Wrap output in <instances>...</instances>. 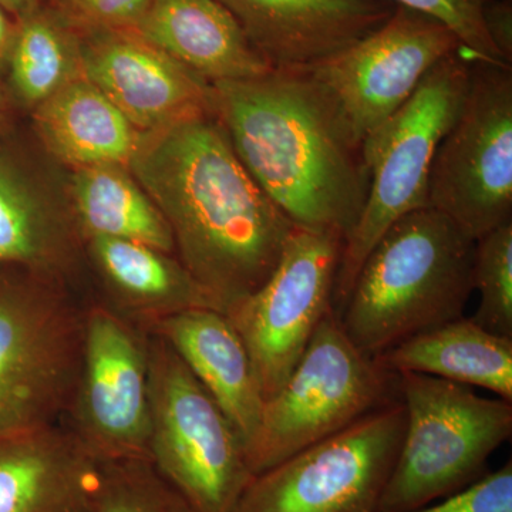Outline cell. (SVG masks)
I'll list each match as a JSON object with an SVG mask.
<instances>
[{
    "label": "cell",
    "instance_id": "2",
    "mask_svg": "<svg viewBox=\"0 0 512 512\" xmlns=\"http://www.w3.org/2000/svg\"><path fill=\"white\" fill-rule=\"evenodd\" d=\"M212 114L256 184L299 228L355 227L370 175L362 143L305 69L211 84Z\"/></svg>",
    "mask_w": 512,
    "mask_h": 512
},
{
    "label": "cell",
    "instance_id": "11",
    "mask_svg": "<svg viewBox=\"0 0 512 512\" xmlns=\"http://www.w3.org/2000/svg\"><path fill=\"white\" fill-rule=\"evenodd\" d=\"M148 340L99 299L84 306L82 362L62 424L99 463L150 461Z\"/></svg>",
    "mask_w": 512,
    "mask_h": 512
},
{
    "label": "cell",
    "instance_id": "9",
    "mask_svg": "<svg viewBox=\"0 0 512 512\" xmlns=\"http://www.w3.org/2000/svg\"><path fill=\"white\" fill-rule=\"evenodd\" d=\"M429 207L474 241L512 221V69L473 60L466 99L441 141Z\"/></svg>",
    "mask_w": 512,
    "mask_h": 512
},
{
    "label": "cell",
    "instance_id": "16",
    "mask_svg": "<svg viewBox=\"0 0 512 512\" xmlns=\"http://www.w3.org/2000/svg\"><path fill=\"white\" fill-rule=\"evenodd\" d=\"M274 69H301L380 28L389 0H218Z\"/></svg>",
    "mask_w": 512,
    "mask_h": 512
},
{
    "label": "cell",
    "instance_id": "23",
    "mask_svg": "<svg viewBox=\"0 0 512 512\" xmlns=\"http://www.w3.org/2000/svg\"><path fill=\"white\" fill-rule=\"evenodd\" d=\"M66 194L84 239H127L175 255L167 221L126 165L73 170Z\"/></svg>",
    "mask_w": 512,
    "mask_h": 512
},
{
    "label": "cell",
    "instance_id": "25",
    "mask_svg": "<svg viewBox=\"0 0 512 512\" xmlns=\"http://www.w3.org/2000/svg\"><path fill=\"white\" fill-rule=\"evenodd\" d=\"M92 512H197L150 461L100 463Z\"/></svg>",
    "mask_w": 512,
    "mask_h": 512
},
{
    "label": "cell",
    "instance_id": "15",
    "mask_svg": "<svg viewBox=\"0 0 512 512\" xmlns=\"http://www.w3.org/2000/svg\"><path fill=\"white\" fill-rule=\"evenodd\" d=\"M86 262V239L66 190L9 147L0 146V268L70 286Z\"/></svg>",
    "mask_w": 512,
    "mask_h": 512
},
{
    "label": "cell",
    "instance_id": "33",
    "mask_svg": "<svg viewBox=\"0 0 512 512\" xmlns=\"http://www.w3.org/2000/svg\"><path fill=\"white\" fill-rule=\"evenodd\" d=\"M12 106V100H10L5 86L0 84V137L3 136V133H5L6 128L9 126L10 111H12Z\"/></svg>",
    "mask_w": 512,
    "mask_h": 512
},
{
    "label": "cell",
    "instance_id": "5",
    "mask_svg": "<svg viewBox=\"0 0 512 512\" xmlns=\"http://www.w3.org/2000/svg\"><path fill=\"white\" fill-rule=\"evenodd\" d=\"M397 384L406 427L377 512L414 510L464 490L512 434L510 402L421 373H399Z\"/></svg>",
    "mask_w": 512,
    "mask_h": 512
},
{
    "label": "cell",
    "instance_id": "32",
    "mask_svg": "<svg viewBox=\"0 0 512 512\" xmlns=\"http://www.w3.org/2000/svg\"><path fill=\"white\" fill-rule=\"evenodd\" d=\"M47 0H0V6L12 16L13 19L18 20L29 13L30 10L37 8Z\"/></svg>",
    "mask_w": 512,
    "mask_h": 512
},
{
    "label": "cell",
    "instance_id": "4",
    "mask_svg": "<svg viewBox=\"0 0 512 512\" xmlns=\"http://www.w3.org/2000/svg\"><path fill=\"white\" fill-rule=\"evenodd\" d=\"M464 53L457 50L436 64L402 109L363 140L369 194L343 242L333 293L336 316L367 255L387 229L406 215L429 208L434 158L463 107L470 84L473 59Z\"/></svg>",
    "mask_w": 512,
    "mask_h": 512
},
{
    "label": "cell",
    "instance_id": "29",
    "mask_svg": "<svg viewBox=\"0 0 512 512\" xmlns=\"http://www.w3.org/2000/svg\"><path fill=\"white\" fill-rule=\"evenodd\" d=\"M404 512H512L511 461L440 503Z\"/></svg>",
    "mask_w": 512,
    "mask_h": 512
},
{
    "label": "cell",
    "instance_id": "20",
    "mask_svg": "<svg viewBox=\"0 0 512 512\" xmlns=\"http://www.w3.org/2000/svg\"><path fill=\"white\" fill-rule=\"evenodd\" d=\"M136 32L210 84L275 70L218 0H153Z\"/></svg>",
    "mask_w": 512,
    "mask_h": 512
},
{
    "label": "cell",
    "instance_id": "13",
    "mask_svg": "<svg viewBox=\"0 0 512 512\" xmlns=\"http://www.w3.org/2000/svg\"><path fill=\"white\" fill-rule=\"evenodd\" d=\"M461 49L443 23L396 6L380 28L301 69L328 92L363 143L370 131L402 109L436 64Z\"/></svg>",
    "mask_w": 512,
    "mask_h": 512
},
{
    "label": "cell",
    "instance_id": "18",
    "mask_svg": "<svg viewBox=\"0 0 512 512\" xmlns=\"http://www.w3.org/2000/svg\"><path fill=\"white\" fill-rule=\"evenodd\" d=\"M151 335L164 339L211 394L247 448L261 423L262 399L251 357L225 313L191 309L160 320Z\"/></svg>",
    "mask_w": 512,
    "mask_h": 512
},
{
    "label": "cell",
    "instance_id": "22",
    "mask_svg": "<svg viewBox=\"0 0 512 512\" xmlns=\"http://www.w3.org/2000/svg\"><path fill=\"white\" fill-rule=\"evenodd\" d=\"M375 360L394 375L421 373L477 386L512 403V339L488 332L471 318L419 333Z\"/></svg>",
    "mask_w": 512,
    "mask_h": 512
},
{
    "label": "cell",
    "instance_id": "1",
    "mask_svg": "<svg viewBox=\"0 0 512 512\" xmlns=\"http://www.w3.org/2000/svg\"><path fill=\"white\" fill-rule=\"evenodd\" d=\"M128 168L218 311H234L272 274L296 225L256 184L214 114L146 133Z\"/></svg>",
    "mask_w": 512,
    "mask_h": 512
},
{
    "label": "cell",
    "instance_id": "8",
    "mask_svg": "<svg viewBox=\"0 0 512 512\" xmlns=\"http://www.w3.org/2000/svg\"><path fill=\"white\" fill-rule=\"evenodd\" d=\"M150 463L197 512H232L251 483L244 443L164 339L148 340Z\"/></svg>",
    "mask_w": 512,
    "mask_h": 512
},
{
    "label": "cell",
    "instance_id": "26",
    "mask_svg": "<svg viewBox=\"0 0 512 512\" xmlns=\"http://www.w3.org/2000/svg\"><path fill=\"white\" fill-rule=\"evenodd\" d=\"M473 288L480 293L474 322L512 339V221L476 241Z\"/></svg>",
    "mask_w": 512,
    "mask_h": 512
},
{
    "label": "cell",
    "instance_id": "7",
    "mask_svg": "<svg viewBox=\"0 0 512 512\" xmlns=\"http://www.w3.org/2000/svg\"><path fill=\"white\" fill-rule=\"evenodd\" d=\"M399 399L397 375L357 348L330 311L284 386L264 402L249 470L265 473Z\"/></svg>",
    "mask_w": 512,
    "mask_h": 512
},
{
    "label": "cell",
    "instance_id": "21",
    "mask_svg": "<svg viewBox=\"0 0 512 512\" xmlns=\"http://www.w3.org/2000/svg\"><path fill=\"white\" fill-rule=\"evenodd\" d=\"M30 114L47 154L72 171L109 164L128 167L146 136L84 76Z\"/></svg>",
    "mask_w": 512,
    "mask_h": 512
},
{
    "label": "cell",
    "instance_id": "6",
    "mask_svg": "<svg viewBox=\"0 0 512 512\" xmlns=\"http://www.w3.org/2000/svg\"><path fill=\"white\" fill-rule=\"evenodd\" d=\"M84 306L69 285L0 268V437L62 423L82 362Z\"/></svg>",
    "mask_w": 512,
    "mask_h": 512
},
{
    "label": "cell",
    "instance_id": "10",
    "mask_svg": "<svg viewBox=\"0 0 512 512\" xmlns=\"http://www.w3.org/2000/svg\"><path fill=\"white\" fill-rule=\"evenodd\" d=\"M404 427L399 399L252 478L232 512H377Z\"/></svg>",
    "mask_w": 512,
    "mask_h": 512
},
{
    "label": "cell",
    "instance_id": "17",
    "mask_svg": "<svg viewBox=\"0 0 512 512\" xmlns=\"http://www.w3.org/2000/svg\"><path fill=\"white\" fill-rule=\"evenodd\" d=\"M99 466L62 423L0 437V512H92Z\"/></svg>",
    "mask_w": 512,
    "mask_h": 512
},
{
    "label": "cell",
    "instance_id": "28",
    "mask_svg": "<svg viewBox=\"0 0 512 512\" xmlns=\"http://www.w3.org/2000/svg\"><path fill=\"white\" fill-rule=\"evenodd\" d=\"M84 33L136 30L153 0H49Z\"/></svg>",
    "mask_w": 512,
    "mask_h": 512
},
{
    "label": "cell",
    "instance_id": "31",
    "mask_svg": "<svg viewBox=\"0 0 512 512\" xmlns=\"http://www.w3.org/2000/svg\"><path fill=\"white\" fill-rule=\"evenodd\" d=\"M16 33V20L0 6V77L5 73L10 47Z\"/></svg>",
    "mask_w": 512,
    "mask_h": 512
},
{
    "label": "cell",
    "instance_id": "14",
    "mask_svg": "<svg viewBox=\"0 0 512 512\" xmlns=\"http://www.w3.org/2000/svg\"><path fill=\"white\" fill-rule=\"evenodd\" d=\"M82 36L84 77L143 133L212 113L211 84L136 30Z\"/></svg>",
    "mask_w": 512,
    "mask_h": 512
},
{
    "label": "cell",
    "instance_id": "30",
    "mask_svg": "<svg viewBox=\"0 0 512 512\" xmlns=\"http://www.w3.org/2000/svg\"><path fill=\"white\" fill-rule=\"evenodd\" d=\"M485 25L495 47L508 63L512 62V9L510 2L491 0L485 9Z\"/></svg>",
    "mask_w": 512,
    "mask_h": 512
},
{
    "label": "cell",
    "instance_id": "12",
    "mask_svg": "<svg viewBox=\"0 0 512 512\" xmlns=\"http://www.w3.org/2000/svg\"><path fill=\"white\" fill-rule=\"evenodd\" d=\"M345 239L296 227L264 284L228 313L249 357L264 402L281 390L333 311Z\"/></svg>",
    "mask_w": 512,
    "mask_h": 512
},
{
    "label": "cell",
    "instance_id": "24",
    "mask_svg": "<svg viewBox=\"0 0 512 512\" xmlns=\"http://www.w3.org/2000/svg\"><path fill=\"white\" fill-rule=\"evenodd\" d=\"M83 76L82 33L49 0L16 20L3 73L13 106L32 113Z\"/></svg>",
    "mask_w": 512,
    "mask_h": 512
},
{
    "label": "cell",
    "instance_id": "19",
    "mask_svg": "<svg viewBox=\"0 0 512 512\" xmlns=\"http://www.w3.org/2000/svg\"><path fill=\"white\" fill-rule=\"evenodd\" d=\"M86 262L99 279V299L141 329L191 309H215L208 293L173 254L127 241L86 239Z\"/></svg>",
    "mask_w": 512,
    "mask_h": 512
},
{
    "label": "cell",
    "instance_id": "3",
    "mask_svg": "<svg viewBox=\"0 0 512 512\" xmlns=\"http://www.w3.org/2000/svg\"><path fill=\"white\" fill-rule=\"evenodd\" d=\"M476 241L433 208L387 229L359 269L338 313L367 356L463 318L473 288Z\"/></svg>",
    "mask_w": 512,
    "mask_h": 512
},
{
    "label": "cell",
    "instance_id": "27",
    "mask_svg": "<svg viewBox=\"0 0 512 512\" xmlns=\"http://www.w3.org/2000/svg\"><path fill=\"white\" fill-rule=\"evenodd\" d=\"M436 19L457 37L464 52L478 62L511 66L495 47L485 25V9L491 0H389Z\"/></svg>",
    "mask_w": 512,
    "mask_h": 512
}]
</instances>
